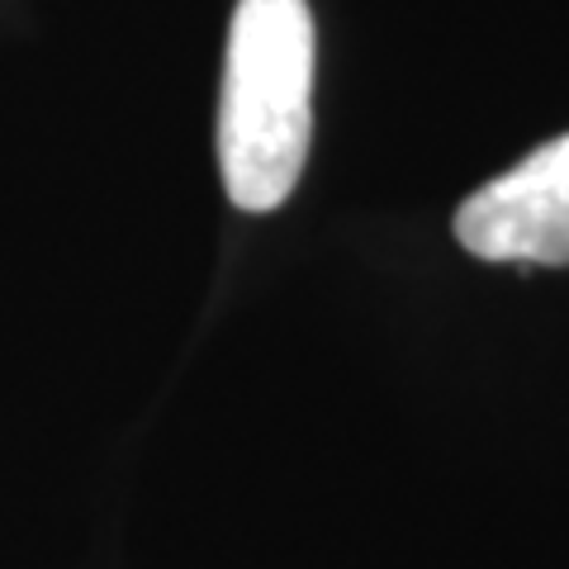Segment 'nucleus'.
Segmentation results:
<instances>
[{
    "label": "nucleus",
    "mask_w": 569,
    "mask_h": 569,
    "mask_svg": "<svg viewBox=\"0 0 569 569\" xmlns=\"http://www.w3.org/2000/svg\"><path fill=\"white\" fill-rule=\"evenodd\" d=\"M309 0H238L223 58L219 167L228 200L271 213L290 200L313 133Z\"/></svg>",
    "instance_id": "f257e3e1"
},
{
    "label": "nucleus",
    "mask_w": 569,
    "mask_h": 569,
    "mask_svg": "<svg viewBox=\"0 0 569 569\" xmlns=\"http://www.w3.org/2000/svg\"><path fill=\"white\" fill-rule=\"evenodd\" d=\"M456 242L479 261L569 266V133L479 186L456 209Z\"/></svg>",
    "instance_id": "f03ea898"
}]
</instances>
